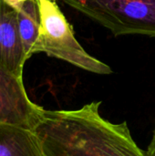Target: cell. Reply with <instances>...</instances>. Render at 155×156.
Returning <instances> with one entry per match:
<instances>
[{
    "mask_svg": "<svg viewBox=\"0 0 155 156\" xmlns=\"http://www.w3.org/2000/svg\"><path fill=\"white\" fill-rule=\"evenodd\" d=\"M18 29L26 59L34 54L33 49L37 40L40 17L37 0H29L17 10Z\"/></svg>",
    "mask_w": 155,
    "mask_h": 156,
    "instance_id": "cell-7",
    "label": "cell"
},
{
    "mask_svg": "<svg viewBox=\"0 0 155 156\" xmlns=\"http://www.w3.org/2000/svg\"><path fill=\"white\" fill-rule=\"evenodd\" d=\"M100 101L73 111L43 110L32 130L45 156H147L126 122L112 123L100 114Z\"/></svg>",
    "mask_w": 155,
    "mask_h": 156,
    "instance_id": "cell-1",
    "label": "cell"
},
{
    "mask_svg": "<svg viewBox=\"0 0 155 156\" xmlns=\"http://www.w3.org/2000/svg\"><path fill=\"white\" fill-rule=\"evenodd\" d=\"M5 2H6L8 5H10L12 7H14L16 11L23 5V4H25L26 2L29 1V0H4Z\"/></svg>",
    "mask_w": 155,
    "mask_h": 156,
    "instance_id": "cell-9",
    "label": "cell"
},
{
    "mask_svg": "<svg viewBox=\"0 0 155 156\" xmlns=\"http://www.w3.org/2000/svg\"><path fill=\"white\" fill-rule=\"evenodd\" d=\"M0 156L45 155L32 130L0 122Z\"/></svg>",
    "mask_w": 155,
    "mask_h": 156,
    "instance_id": "cell-6",
    "label": "cell"
},
{
    "mask_svg": "<svg viewBox=\"0 0 155 156\" xmlns=\"http://www.w3.org/2000/svg\"><path fill=\"white\" fill-rule=\"evenodd\" d=\"M146 155L147 156H155V128L153 133V137L151 140L150 144L148 145L147 150L145 151Z\"/></svg>",
    "mask_w": 155,
    "mask_h": 156,
    "instance_id": "cell-8",
    "label": "cell"
},
{
    "mask_svg": "<svg viewBox=\"0 0 155 156\" xmlns=\"http://www.w3.org/2000/svg\"><path fill=\"white\" fill-rule=\"evenodd\" d=\"M37 3L40 27L34 54L43 52L97 74L111 73V69L107 64L90 55L78 42L56 0H37Z\"/></svg>",
    "mask_w": 155,
    "mask_h": 156,
    "instance_id": "cell-2",
    "label": "cell"
},
{
    "mask_svg": "<svg viewBox=\"0 0 155 156\" xmlns=\"http://www.w3.org/2000/svg\"><path fill=\"white\" fill-rule=\"evenodd\" d=\"M26 60L18 29L17 11L0 0V65L13 76L22 79Z\"/></svg>",
    "mask_w": 155,
    "mask_h": 156,
    "instance_id": "cell-5",
    "label": "cell"
},
{
    "mask_svg": "<svg viewBox=\"0 0 155 156\" xmlns=\"http://www.w3.org/2000/svg\"><path fill=\"white\" fill-rule=\"evenodd\" d=\"M113 35L155 37V0H63Z\"/></svg>",
    "mask_w": 155,
    "mask_h": 156,
    "instance_id": "cell-3",
    "label": "cell"
},
{
    "mask_svg": "<svg viewBox=\"0 0 155 156\" xmlns=\"http://www.w3.org/2000/svg\"><path fill=\"white\" fill-rule=\"evenodd\" d=\"M43 110L29 100L22 79L0 65V122L33 130Z\"/></svg>",
    "mask_w": 155,
    "mask_h": 156,
    "instance_id": "cell-4",
    "label": "cell"
}]
</instances>
